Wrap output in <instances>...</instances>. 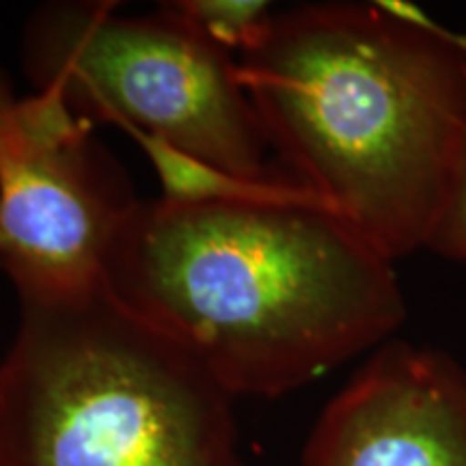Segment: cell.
<instances>
[{
    "label": "cell",
    "mask_w": 466,
    "mask_h": 466,
    "mask_svg": "<svg viewBox=\"0 0 466 466\" xmlns=\"http://www.w3.org/2000/svg\"><path fill=\"white\" fill-rule=\"evenodd\" d=\"M106 288L233 398L296 391L406 319L393 261L288 175L141 201Z\"/></svg>",
    "instance_id": "obj_1"
},
{
    "label": "cell",
    "mask_w": 466,
    "mask_h": 466,
    "mask_svg": "<svg viewBox=\"0 0 466 466\" xmlns=\"http://www.w3.org/2000/svg\"><path fill=\"white\" fill-rule=\"evenodd\" d=\"M238 66L289 179L393 264L430 247L466 156V37L408 3H311Z\"/></svg>",
    "instance_id": "obj_2"
},
{
    "label": "cell",
    "mask_w": 466,
    "mask_h": 466,
    "mask_svg": "<svg viewBox=\"0 0 466 466\" xmlns=\"http://www.w3.org/2000/svg\"><path fill=\"white\" fill-rule=\"evenodd\" d=\"M0 466H240L233 395L108 288L20 302Z\"/></svg>",
    "instance_id": "obj_3"
},
{
    "label": "cell",
    "mask_w": 466,
    "mask_h": 466,
    "mask_svg": "<svg viewBox=\"0 0 466 466\" xmlns=\"http://www.w3.org/2000/svg\"><path fill=\"white\" fill-rule=\"evenodd\" d=\"M22 63L86 124L130 132L158 168L165 195L264 184L268 138L238 56L167 5L124 15L110 3H48L26 22Z\"/></svg>",
    "instance_id": "obj_4"
},
{
    "label": "cell",
    "mask_w": 466,
    "mask_h": 466,
    "mask_svg": "<svg viewBox=\"0 0 466 466\" xmlns=\"http://www.w3.org/2000/svg\"><path fill=\"white\" fill-rule=\"evenodd\" d=\"M138 203L91 124L50 93L15 97L0 76V270L20 302L106 289Z\"/></svg>",
    "instance_id": "obj_5"
},
{
    "label": "cell",
    "mask_w": 466,
    "mask_h": 466,
    "mask_svg": "<svg viewBox=\"0 0 466 466\" xmlns=\"http://www.w3.org/2000/svg\"><path fill=\"white\" fill-rule=\"evenodd\" d=\"M302 466H466V370L389 339L326 404Z\"/></svg>",
    "instance_id": "obj_6"
},
{
    "label": "cell",
    "mask_w": 466,
    "mask_h": 466,
    "mask_svg": "<svg viewBox=\"0 0 466 466\" xmlns=\"http://www.w3.org/2000/svg\"><path fill=\"white\" fill-rule=\"evenodd\" d=\"M167 7L186 25L233 55H240L258 37L268 15L272 14L266 3H223V0H179V3H168Z\"/></svg>",
    "instance_id": "obj_7"
},
{
    "label": "cell",
    "mask_w": 466,
    "mask_h": 466,
    "mask_svg": "<svg viewBox=\"0 0 466 466\" xmlns=\"http://www.w3.org/2000/svg\"><path fill=\"white\" fill-rule=\"evenodd\" d=\"M430 250L447 259L466 261V156L460 167L456 186L436 227Z\"/></svg>",
    "instance_id": "obj_8"
}]
</instances>
